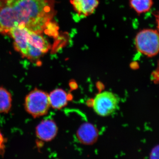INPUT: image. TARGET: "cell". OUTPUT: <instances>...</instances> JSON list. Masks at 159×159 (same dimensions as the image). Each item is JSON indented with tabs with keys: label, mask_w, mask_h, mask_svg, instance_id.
Wrapping results in <instances>:
<instances>
[{
	"label": "cell",
	"mask_w": 159,
	"mask_h": 159,
	"mask_svg": "<svg viewBox=\"0 0 159 159\" xmlns=\"http://www.w3.org/2000/svg\"><path fill=\"white\" fill-rule=\"evenodd\" d=\"M48 96L50 106L54 109H61L67 104L68 96L62 89H55L48 94Z\"/></svg>",
	"instance_id": "9"
},
{
	"label": "cell",
	"mask_w": 159,
	"mask_h": 159,
	"mask_svg": "<svg viewBox=\"0 0 159 159\" xmlns=\"http://www.w3.org/2000/svg\"><path fill=\"white\" fill-rule=\"evenodd\" d=\"M24 106L31 116L37 118L45 116L51 107L48 94L42 90L34 89L26 96Z\"/></svg>",
	"instance_id": "4"
},
{
	"label": "cell",
	"mask_w": 159,
	"mask_h": 159,
	"mask_svg": "<svg viewBox=\"0 0 159 159\" xmlns=\"http://www.w3.org/2000/svg\"><path fill=\"white\" fill-rule=\"evenodd\" d=\"M157 149H158V146L157 148H154L153 150H152V154L151 155V156L152 157V158H156V156L157 157H158V150H157Z\"/></svg>",
	"instance_id": "12"
},
{
	"label": "cell",
	"mask_w": 159,
	"mask_h": 159,
	"mask_svg": "<svg viewBox=\"0 0 159 159\" xmlns=\"http://www.w3.org/2000/svg\"><path fill=\"white\" fill-rule=\"evenodd\" d=\"M58 128L54 120L45 119L40 122L35 128L38 139L44 142L52 141L57 136Z\"/></svg>",
	"instance_id": "6"
},
{
	"label": "cell",
	"mask_w": 159,
	"mask_h": 159,
	"mask_svg": "<svg viewBox=\"0 0 159 159\" xmlns=\"http://www.w3.org/2000/svg\"><path fill=\"white\" fill-rule=\"evenodd\" d=\"M119 103V99L116 95L105 91L97 94L94 99L93 108L100 116H108L116 111Z\"/></svg>",
	"instance_id": "5"
},
{
	"label": "cell",
	"mask_w": 159,
	"mask_h": 159,
	"mask_svg": "<svg viewBox=\"0 0 159 159\" xmlns=\"http://www.w3.org/2000/svg\"><path fill=\"white\" fill-rule=\"evenodd\" d=\"M7 34L13 39L15 50L30 60H38L50 49V44L42 34L25 28H14Z\"/></svg>",
	"instance_id": "2"
},
{
	"label": "cell",
	"mask_w": 159,
	"mask_h": 159,
	"mask_svg": "<svg viewBox=\"0 0 159 159\" xmlns=\"http://www.w3.org/2000/svg\"><path fill=\"white\" fill-rule=\"evenodd\" d=\"M74 11L80 16L86 17L94 13L99 4V0H70Z\"/></svg>",
	"instance_id": "7"
},
{
	"label": "cell",
	"mask_w": 159,
	"mask_h": 159,
	"mask_svg": "<svg viewBox=\"0 0 159 159\" xmlns=\"http://www.w3.org/2000/svg\"><path fill=\"white\" fill-rule=\"evenodd\" d=\"M134 44L141 54L148 57L156 56L159 50L158 31L154 29H142L136 35Z\"/></svg>",
	"instance_id": "3"
},
{
	"label": "cell",
	"mask_w": 159,
	"mask_h": 159,
	"mask_svg": "<svg viewBox=\"0 0 159 159\" xmlns=\"http://www.w3.org/2000/svg\"><path fill=\"white\" fill-rule=\"evenodd\" d=\"M130 7L137 14L148 12L153 6V0H129Z\"/></svg>",
	"instance_id": "11"
},
{
	"label": "cell",
	"mask_w": 159,
	"mask_h": 159,
	"mask_svg": "<svg viewBox=\"0 0 159 159\" xmlns=\"http://www.w3.org/2000/svg\"><path fill=\"white\" fill-rule=\"evenodd\" d=\"M11 94L7 89L0 87V113H8L12 106Z\"/></svg>",
	"instance_id": "10"
},
{
	"label": "cell",
	"mask_w": 159,
	"mask_h": 159,
	"mask_svg": "<svg viewBox=\"0 0 159 159\" xmlns=\"http://www.w3.org/2000/svg\"><path fill=\"white\" fill-rule=\"evenodd\" d=\"M77 139L82 144L91 145L97 141L99 133L94 125L87 123L80 126L77 130Z\"/></svg>",
	"instance_id": "8"
},
{
	"label": "cell",
	"mask_w": 159,
	"mask_h": 159,
	"mask_svg": "<svg viewBox=\"0 0 159 159\" xmlns=\"http://www.w3.org/2000/svg\"><path fill=\"white\" fill-rule=\"evenodd\" d=\"M54 14L50 0H0V32L19 27L48 34Z\"/></svg>",
	"instance_id": "1"
}]
</instances>
